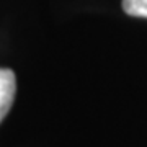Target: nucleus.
Instances as JSON below:
<instances>
[{"label": "nucleus", "instance_id": "f03ea898", "mask_svg": "<svg viewBox=\"0 0 147 147\" xmlns=\"http://www.w3.org/2000/svg\"><path fill=\"white\" fill-rule=\"evenodd\" d=\"M123 8L131 16L147 18V0H123Z\"/></svg>", "mask_w": 147, "mask_h": 147}, {"label": "nucleus", "instance_id": "f257e3e1", "mask_svg": "<svg viewBox=\"0 0 147 147\" xmlns=\"http://www.w3.org/2000/svg\"><path fill=\"white\" fill-rule=\"evenodd\" d=\"M16 92L15 74L10 69H0V123L10 111Z\"/></svg>", "mask_w": 147, "mask_h": 147}]
</instances>
